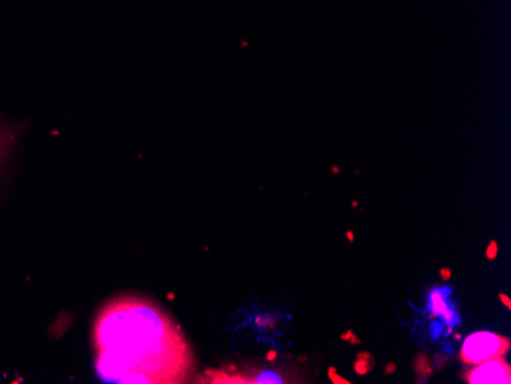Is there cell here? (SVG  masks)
Here are the masks:
<instances>
[{
	"mask_svg": "<svg viewBox=\"0 0 511 384\" xmlns=\"http://www.w3.org/2000/svg\"><path fill=\"white\" fill-rule=\"evenodd\" d=\"M92 339L97 372L108 383H184L195 368L177 323L141 297L108 302L95 319Z\"/></svg>",
	"mask_w": 511,
	"mask_h": 384,
	"instance_id": "6da1fadb",
	"label": "cell"
},
{
	"mask_svg": "<svg viewBox=\"0 0 511 384\" xmlns=\"http://www.w3.org/2000/svg\"><path fill=\"white\" fill-rule=\"evenodd\" d=\"M510 350V341L504 335L495 332H475L464 341L461 350V360L466 365H477L487 360L504 357Z\"/></svg>",
	"mask_w": 511,
	"mask_h": 384,
	"instance_id": "7a4b0ae2",
	"label": "cell"
},
{
	"mask_svg": "<svg viewBox=\"0 0 511 384\" xmlns=\"http://www.w3.org/2000/svg\"><path fill=\"white\" fill-rule=\"evenodd\" d=\"M470 384H508L511 381L510 365L504 357L477 363V368L464 375Z\"/></svg>",
	"mask_w": 511,
	"mask_h": 384,
	"instance_id": "3957f363",
	"label": "cell"
},
{
	"mask_svg": "<svg viewBox=\"0 0 511 384\" xmlns=\"http://www.w3.org/2000/svg\"><path fill=\"white\" fill-rule=\"evenodd\" d=\"M430 308H432V311H435L438 315H444V317L450 319L452 311L448 308L446 296H443V291H433L432 294H430Z\"/></svg>",
	"mask_w": 511,
	"mask_h": 384,
	"instance_id": "277c9868",
	"label": "cell"
},
{
	"mask_svg": "<svg viewBox=\"0 0 511 384\" xmlns=\"http://www.w3.org/2000/svg\"><path fill=\"white\" fill-rule=\"evenodd\" d=\"M14 139L15 135L13 130H10V129H0V163H2V159L5 157Z\"/></svg>",
	"mask_w": 511,
	"mask_h": 384,
	"instance_id": "5b68a950",
	"label": "cell"
}]
</instances>
